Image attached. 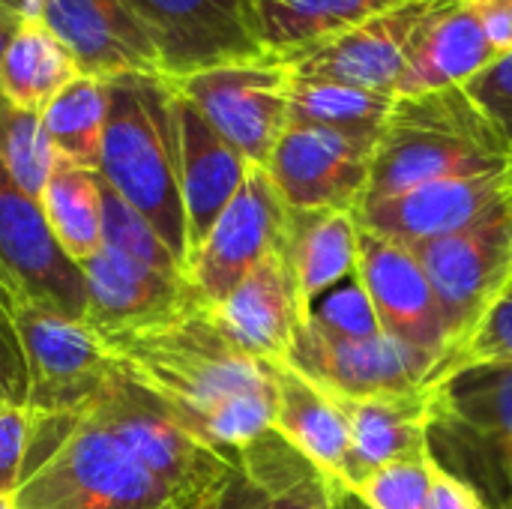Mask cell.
Wrapping results in <instances>:
<instances>
[{
	"mask_svg": "<svg viewBox=\"0 0 512 509\" xmlns=\"http://www.w3.org/2000/svg\"><path fill=\"white\" fill-rule=\"evenodd\" d=\"M45 222L57 246L75 261L84 264L102 249V177L99 171L78 168L66 159H57L51 180L39 198Z\"/></svg>",
	"mask_w": 512,
	"mask_h": 509,
	"instance_id": "cell-29",
	"label": "cell"
},
{
	"mask_svg": "<svg viewBox=\"0 0 512 509\" xmlns=\"http://www.w3.org/2000/svg\"><path fill=\"white\" fill-rule=\"evenodd\" d=\"M495 54L512 51V0H468Z\"/></svg>",
	"mask_w": 512,
	"mask_h": 509,
	"instance_id": "cell-40",
	"label": "cell"
},
{
	"mask_svg": "<svg viewBox=\"0 0 512 509\" xmlns=\"http://www.w3.org/2000/svg\"><path fill=\"white\" fill-rule=\"evenodd\" d=\"M78 66L42 18H21L0 57V96L15 108L42 114L78 78Z\"/></svg>",
	"mask_w": 512,
	"mask_h": 509,
	"instance_id": "cell-28",
	"label": "cell"
},
{
	"mask_svg": "<svg viewBox=\"0 0 512 509\" xmlns=\"http://www.w3.org/2000/svg\"><path fill=\"white\" fill-rule=\"evenodd\" d=\"M512 168V150L465 87L396 96L381 129L363 201L405 189Z\"/></svg>",
	"mask_w": 512,
	"mask_h": 509,
	"instance_id": "cell-4",
	"label": "cell"
},
{
	"mask_svg": "<svg viewBox=\"0 0 512 509\" xmlns=\"http://www.w3.org/2000/svg\"><path fill=\"white\" fill-rule=\"evenodd\" d=\"M129 6L147 24L168 81L270 57L255 30L252 0H129Z\"/></svg>",
	"mask_w": 512,
	"mask_h": 509,
	"instance_id": "cell-13",
	"label": "cell"
},
{
	"mask_svg": "<svg viewBox=\"0 0 512 509\" xmlns=\"http://www.w3.org/2000/svg\"><path fill=\"white\" fill-rule=\"evenodd\" d=\"M0 509H18V504H15V495H0Z\"/></svg>",
	"mask_w": 512,
	"mask_h": 509,
	"instance_id": "cell-45",
	"label": "cell"
},
{
	"mask_svg": "<svg viewBox=\"0 0 512 509\" xmlns=\"http://www.w3.org/2000/svg\"><path fill=\"white\" fill-rule=\"evenodd\" d=\"M426 509H489L486 501L459 477H453L450 471H444L435 462V474H432V486H429V501Z\"/></svg>",
	"mask_w": 512,
	"mask_h": 509,
	"instance_id": "cell-39",
	"label": "cell"
},
{
	"mask_svg": "<svg viewBox=\"0 0 512 509\" xmlns=\"http://www.w3.org/2000/svg\"><path fill=\"white\" fill-rule=\"evenodd\" d=\"M285 366L330 396L363 399L426 390L435 378L438 360L387 333L366 342H345L303 321L294 333Z\"/></svg>",
	"mask_w": 512,
	"mask_h": 509,
	"instance_id": "cell-12",
	"label": "cell"
},
{
	"mask_svg": "<svg viewBox=\"0 0 512 509\" xmlns=\"http://www.w3.org/2000/svg\"><path fill=\"white\" fill-rule=\"evenodd\" d=\"M378 138L288 123L267 174L291 210H357L369 189Z\"/></svg>",
	"mask_w": 512,
	"mask_h": 509,
	"instance_id": "cell-10",
	"label": "cell"
},
{
	"mask_svg": "<svg viewBox=\"0 0 512 509\" xmlns=\"http://www.w3.org/2000/svg\"><path fill=\"white\" fill-rule=\"evenodd\" d=\"M288 213L291 207L267 168L249 165L243 186L186 264L192 288L210 309L219 306L261 258L285 246Z\"/></svg>",
	"mask_w": 512,
	"mask_h": 509,
	"instance_id": "cell-9",
	"label": "cell"
},
{
	"mask_svg": "<svg viewBox=\"0 0 512 509\" xmlns=\"http://www.w3.org/2000/svg\"><path fill=\"white\" fill-rule=\"evenodd\" d=\"M273 384V429L315 468L351 492V438L336 402L285 363H273Z\"/></svg>",
	"mask_w": 512,
	"mask_h": 509,
	"instance_id": "cell-25",
	"label": "cell"
},
{
	"mask_svg": "<svg viewBox=\"0 0 512 509\" xmlns=\"http://www.w3.org/2000/svg\"><path fill=\"white\" fill-rule=\"evenodd\" d=\"M102 246L126 258H135L147 267H156L162 273L186 276L183 264L174 258V252L165 246L156 228L132 204H126L105 180H102Z\"/></svg>",
	"mask_w": 512,
	"mask_h": 509,
	"instance_id": "cell-33",
	"label": "cell"
},
{
	"mask_svg": "<svg viewBox=\"0 0 512 509\" xmlns=\"http://www.w3.org/2000/svg\"><path fill=\"white\" fill-rule=\"evenodd\" d=\"M249 165H267L288 129L291 69L279 57L237 60L171 81Z\"/></svg>",
	"mask_w": 512,
	"mask_h": 509,
	"instance_id": "cell-8",
	"label": "cell"
},
{
	"mask_svg": "<svg viewBox=\"0 0 512 509\" xmlns=\"http://www.w3.org/2000/svg\"><path fill=\"white\" fill-rule=\"evenodd\" d=\"M15 504L18 509H192L81 408L33 414Z\"/></svg>",
	"mask_w": 512,
	"mask_h": 509,
	"instance_id": "cell-2",
	"label": "cell"
},
{
	"mask_svg": "<svg viewBox=\"0 0 512 509\" xmlns=\"http://www.w3.org/2000/svg\"><path fill=\"white\" fill-rule=\"evenodd\" d=\"M105 351L117 372L153 393L180 426L225 456L273 429V363L231 345L204 303L105 342Z\"/></svg>",
	"mask_w": 512,
	"mask_h": 509,
	"instance_id": "cell-1",
	"label": "cell"
},
{
	"mask_svg": "<svg viewBox=\"0 0 512 509\" xmlns=\"http://www.w3.org/2000/svg\"><path fill=\"white\" fill-rule=\"evenodd\" d=\"M330 399L336 402L351 438V492L375 471L429 453V387L393 396Z\"/></svg>",
	"mask_w": 512,
	"mask_h": 509,
	"instance_id": "cell-24",
	"label": "cell"
},
{
	"mask_svg": "<svg viewBox=\"0 0 512 509\" xmlns=\"http://www.w3.org/2000/svg\"><path fill=\"white\" fill-rule=\"evenodd\" d=\"M15 303L30 366L27 408L33 414L78 411L114 372L111 354L84 321L21 294H15Z\"/></svg>",
	"mask_w": 512,
	"mask_h": 509,
	"instance_id": "cell-11",
	"label": "cell"
},
{
	"mask_svg": "<svg viewBox=\"0 0 512 509\" xmlns=\"http://www.w3.org/2000/svg\"><path fill=\"white\" fill-rule=\"evenodd\" d=\"M33 438L30 408H0V495H15Z\"/></svg>",
	"mask_w": 512,
	"mask_h": 509,
	"instance_id": "cell-38",
	"label": "cell"
},
{
	"mask_svg": "<svg viewBox=\"0 0 512 509\" xmlns=\"http://www.w3.org/2000/svg\"><path fill=\"white\" fill-rule=\"evenodd\" d=\"M96 171L156 228L186 270L189 240L180 192L177 90L168 78L120 75L108 81V117Z\"/></svg>",
	"mask_w": 512,
	"mask_h": 509,
	"instance_id": "cell-3",
	"label": "cell"
},
{
	"mask_svg": "<svg viewBox=\"0 0 512 509\" xmlns=\"http://www.w3.org/2000/svg\"><path fill=\"white\" fill-rule=\"evenodd\" d=\"M512 195V168L477 177L432 180L390 198L363 201L354 213L360 228L411 249L456 234Z\"/></svg>",
	"mask_w": 512,
	"mask_h": 509,
	"instance_id": "cell-19",
	"label": "cell"
},
{
	"mask_svg": "<svg viewBox=\"0 0 512 509\" xmlns=\"http://www.w3.org/2000/svg\"><path fill=\"white\" fill-rule=\"evenodd\" d=\"M414 252L441 303L450 351L512 285V195L474 225L429 240Z\"/></svg>",
	"mask_w": 512,
	"mask_h": 509,
	"instance_id": "cell-7",
	"label": "cell"
},
{
	"mask_svg": "<svg viewBox=\"0 0 512 509\" xmlns=\"http://www.w3.org/2000/svg\"><path fill=\"white\" fill-rule=\"evenodd\" d=\"M210 312L228 342L243 354L264 363H285L294 333L306 321L285 246L261 258Z\"/></svg>",
	"mask_w": 512,
	"mask_h": 509,
	"instance_id": "cell-21",
	"label": "cell"
},
{
	"mask_svg": "<svg viewBox=\"0 0 512 509\" xmlns=\"http://www.w3.org/2000/svg\"><path fill=\"white\" fill-rule=\"evenodd\" d=\"M345 501V486L270 429L231 456V474L213 509H345Z\"/></svg>",
	"mask_w": 512,
	"mask_h": 509,
	"instance_id": "cell-20",
	"label": "cell"
},
{
	"mask_svg": "<svg viewBox=\"0 0 512 509\" xmlns=\"http://www.w3.org/2000/svg\"><path fill=\"white\" fill-rule=\"evenodd\" d=\"M177 135H180V192L186 210V240L192 255L204 243L222 210L231 204L237 189L243 186L249 174V162L180 93H177Z\"/></svg>",
	"mask_w": 512,
	"mask_h": 509,
	"instance_id": "cell-22",
	"label": "cell"
},
{
	"mask_svg": "<svg viewBox=\"0 0 512 509\" xmlns=\"http://www.w3.org/2000/svg\"><path fill=\"white\" fill-rule=\"evenodd\" d=\"M0 159L12 180L30 195L42 198L45 183L54 174L57 153L42 126V114L15 108L0 96Z\"/></svg>",
	"mask_w": 512,
	"mask_h": 509,
	"instance_id": "cell-32",
	"label": "cell"
},
{
	"mask_svg": "<svg viewBox=\"0 0 512 509\" xmlns=\"http://www.w3.org/2000/svg\"><path fill=\"white\" fill-rule=\"evenodd\" d=\"M345 509H369V507H366V504H363V501H360V498H357L354 492H348V501H345Z\"/></svg>",
	"mask_w": 512,
	"mask_h": 509,
	"instance_id": "cell-43",
	"label": "cell"
},
{
	"mask_svg": "<svg viewBox=\"0 0 512 509\" xmlns=\"http://www.w3.org/2000/svg\"><path fill=\"white\" fill-rule=\"evenodd\" d=\"M495 60L498 54L468 0H432L414 33L396 96L462 87Z\"/></svg>",
	"mask_w": 512,
	"mask_h": 509,
	"instance_id": "cell-23",
	"label": "cell"
},
{
	"mask_svg": "<svg viewBox=\"0 0 512 509\" xmlns=\"http://www.w3.org/2000/svg\"><path fill=\"white\" fill-rule=\"evenodd\" d=\"M204 509H213V504H210V507H204Z\"/></svg>",
	"mask_w": 512,
	"mask_h": 509,
	"instance_id": "cell-46",
	"label": "cell"
},
{
	"mask_svg": "<svg viewBox=\"0 0 512 509\" xmlns=\"http://www.w3.org/2000/svg\"><path fill=\"white\" fill-rule=\"evenodd\" d=\"M24 3V18H36L39 15V0H21Z\"/></svg>",
	"mask_w": 512,
	"mask_h": 509,
	"instance_id": "cell-42",
	"label": "cell"
},
{
	"mask_svg": "<svg viewBox=\"0 0 512 509\" xmlns=\"http://www.w3.org/2000/svg\"><path fill=\"white\" fill-rule=\"evenodd\" d=\"M36 18L63 42L81 75H162L156 42L129 0H39Z\"/></svg>",
	"mask_w": 512,
	"mask_h": 509,
	"instance_id": "cell-18",
	"label": "cell"
},
{
	"mask_svg": "<svg viewBox=\"0 0 512 509\" xmlns=\"http://www.w3.org/2000/svg\"><path fill=\"white\" fill-rule=\"evenodd\" d=\"M81 270L87 291L84 324L99 336L102 345L171 321L204 303L186 276L162 273L108 246L84 261Z\"/></svg>",
	"mask_w": 512,
	"mask_h": 509,
	"instance_id": "cell-16",
	"label": "cell"
},
{
	"mask_svg": "<svg viewBox=\"0 0 512 509\" xmlns=\"http://www.w3.org/2000/svg\"><path fill=\"white\" fill-rule=\"evenodd\" d=\"M108 117V81L78 75L42 111V126L51 138L57 159L78 168H99L102 135Z\"/></svg>",
	"mask_w": 512,
	"mask_h": 509,
	"instance_id": "cell-31",
	"label": "cell"
},
{
	"mask_svg": "<svg viewBox=\"0 0 512 509\" xmlns=\"http://www.w3.org/2000/svg\"><path fill=\"white\" fill-rule=\"evenodd\" d=\"M429 6L432 0H405L300 54L285 57V63L294 78L339 81L396 96L411 57L414 33Z\"/></svg>",
	"mask_w": 512,
	"mask_h": 509,
	"instance_id": "cell-15",
	"label": "cell"
},
{
	"mask_svg": "<svg viewBox=\"0 0 512 509\" xmlns=\"http://www.w3.org/2000/svg\"><path fill=\"white\" fill-rule=\"evenodd\" d=\"M396 96L339 81L294 78L288 93V123L324 126L351 135L381 138V129L393 111Z\"/></svg>",
	"mask_w": 512,
	"mask_h": 509,
	"instance_id": "cell-30",
	"label": "cell"
},
{
	"mask_svg": "<svg viewBox=\"0 0 512 509\" xmlns=\"http://www.w3.org/2000/svg\"><path fill=\"white\" fill-rule=\"evenodd\" d=\"M357 276L387 336H396L399 342L426 351L435 360L444 357L450 342L444 312L411 246L360 228Z\"/></svg>",
	"mask_w": 512,
	"mask_h": 509,
	"instance_id": "cell-17",
	"label": "cell"
},
{
	"mask_svg": "<svg viewBox=\"0 0 512 509\" xmlns=\"http://www.w3.org/2000/svg\"><path fill=\"white\" fill-rule=\"evenodd\" d=\"M405 0H252L258 39L270 57L300 54Z\"/></svg>",
	"mask_w": 512,
	"mask_h": 509,
	"instance_id": "cell-27",
	"label": "cell"
},
{
	"mask_svg": "<svg viewBox=\"0 0 512 509\" xmlns=\"http://www.w3.org/2000/svg\"><path fill=\"white\" fill-rule=\"evenodd\" d=\"M480 366H512V285L486 309L474 330L438 360L432 384Z\"/></svg>",
	"mask_w": 512,
	"mask_h": 509,
	"instance_id": "cell-34",
	"label": "cell"
},
{
	"mask_svg": "<svg viewBox=\"0 0 512 509\" xmlns=\"http://www.w3.org/2000/svg\"><path fill=\"white\" fill-rule=\"evenodd\" d=\"M360 222L354 210H291L285 255L294 270L303 315L312 303L357 273Z\"/></svg>",
	"mask_w": 512,
	"mask_h": 509,
	"instance_id": "cell-26",
	"label": "cell"
},
{
	"mask_svg": "<svg viewBox=\"0 0 512 509\" xmlns=\"http://www.w3.org/2000/svg\"><path fill=\"white\" fill-rule=\"evenodd\" d=\"M0 273L15 294L84 321V270L54 240L42 204L30 198L0 159Z\"/></svg>",
	"mask_w": 512,
	"mask_h": 509,
	"instance_id": "cell-14",
	"label": "cell"
},
{
	"mask_svg": "<svg viewBox=\"0 0 512 509\" xmlns=\"http://www.w3.org/2000/svg\"><path fill=\"white\" fill-rule=\"evenodd\" d=\"M429 450L489 509H512V366H480L429 387Z\"/></svg>",
	"mask_w": 512,
	"mask_h": 509,
	"instance_id": "cell-5",
	"label": "cell"
},
{
	"mask_svg": "<svg viewBox=\"0 0 512 509\" xmlns=\"http://www.w3.org/2000/svg\"><path fill=\"white\" fill-rule=\"evenodd\" d=\"M81 411L120 438L138 462L192 509L210 507L231 474V456L198 441L141 384L114 372Z\"/></svg>",
	"mask_w": 512,
	"mask_h": 509,
	"instance_id": "cell-6",
	"label": "cell"
},
{
	"mask_svg": "<svg viewBox=\"0 0 512 509\" xmlns=\"http://www.w3.org/2000/svg\"><path fill=\"white\" fill-rule=\"evenodd\" d=\"M306 324H312L315 330L333 336V339H345V342H366L384 333L375 306L360 282V276H348L345 282H339L336 288H330L327 294H321L309 315Z\"/></svg>",
	"mask_w": 512,
	"mask_h": 509,
	"instance_id": "cell-35",
	"label": "cell"
},
{
	"mask_svg": "<svg viewBox=\"0 0 512 509\" xmlns=\"http://www.w3.org/2000/svg\"><path fill=\"white\" fill-rule=\"evenodd\" d=\"M462 87L512 150V51L501 54Z\"/></svg>",
	"mask_w": 512,
	"mask_h": 509,
	"instance_id": "cell-37",
	"label": "cell"
},
{
	"mask_svg": "<svg viewBox=\"0 0 512 509\" xmlns=\"http://www.w3.org/2000/svg\"><path fill=\"white\" fill-rule=\"evenodd\" d=\"M0 6H6V9H12V12H18V15H24V3H21V0H0Z\"/></svg>",
	"mask_w": 512,
	"mask_h": 509,
	"instance_id": "cell-44",
	"label": "cell"
},
{
	"mask_svg": "<svg viewBox=\"0 0 512 509\" xmlns=\"http://www.w3.org/2000/svg\"><path fill=\"white\" fill-rule=\"evenodd\" d=\"M21 18H24V15H18V12H12V9L0 6V57H3V48H6L9 36H12V33H15V27L21 24Z\"/></svg>",
	"mask_w": 512,
	"mask_h": 509,
	"instance_id": "cell-41",
	"label": "cell"
},
{
	"mask_svg": "<svg viewBox=\"0 0 512 509\" xmlns=\"http://www.w3.org/2000/svg\"><path fill=\"white\" fill-rule=\"evenodd\" d=\"M432 474L435 456L429 450L426 456L402 459L375 471L354 489V495L369 509H426Z\"/></svg>",
	"mask_w": 512,
	"mask_h": 509,
	"instance_id": "cell-36",
	"label": "cell"
}]
</instances>
